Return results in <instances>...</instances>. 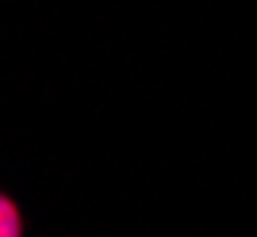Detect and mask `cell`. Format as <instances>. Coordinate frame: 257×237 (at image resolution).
Segmentation results:
<instances>
[{"label": "cell", "mask_w": 257, "mask_h": 237, "mask_svg": "<svg viewBox=\"0 0 257 237\" xmlns=\"http://www.w3.org/2000/svg\"><path fill=\"white\" fill-rule=\"evenodd\" d=\"M0 237H23V218H20V206L12 203L8 195H0Z\"/></svg>", "instance_id": "6da1fadb"}]
</instances>
